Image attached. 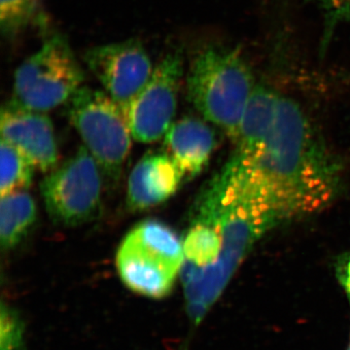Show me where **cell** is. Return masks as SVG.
I'll use <instances>...</instances> for the list:
<instances>
[{
  "mask_svg": "<svg viewBox=\"0 0 350 350\" xmlns=\"http://www.w3.org/2000/svg\"><path fill=\"white\" fill-rule=\"evenodd\" d=\"M280 221L328 206L340 188L335 158L300 105L280 96L273 129L251 158L234 153Z\"/></svg>",
  "mask_w": 350,
  "mask_h": 350,
  "instance_id": "1",
  "label": "cell"
},
{
  "mask_svg": "<svg viewBox=\"0 0 350 350\" xmlns=\"http://www.w3.org/2000/svg\"><path fill=\"white\" fill-rule=\"evenodd\" d=\"M190 221L213 225L223 239L217 262L207 268L185 264L181 271L189 305L207 312L255 243L282 221L229 162L198 196Z\"/></svg>",
  "mask_w": 350,
  "mask_h": 350,
  "instance_id": "2",
  "label": "cell"
},
{
  "mask_svg": "<svg viewBox=\"0 0 350 350\" xmlns=\"http://www.w3.org/2000/svg\"><path fill=\"white\" fill-rule=\"evenodd\" d=\"M255 80L241 48L211 44L196 54L186 77L188 100L206 121L236 140Z\"/></svg>",
  "mask_w": 350,
  "mask_h": 350,
  "instance_id": "3",
  "label": "cell"
},
{
  "mask_svg": "<svg viewBox=\"0 0 350 350\" xmlns=\"http://www.w3.org/2000/svg\"><path fill=\"white\" fill-rule=\"evenodd\" d=\"M184 261L182 239L170 226L157 219L135 226L120 244L116 255L124 284L153 299H162L172 292Z\"/></svg>",
  "mask_w": 350,
  "mask_h": 350,
  "instance_id": "4",
  "label": "cell"
},
{
  "mask_svg": "<svg viewBox=\"0 0 350 350\" xmlns=\"http://www.w3.org/2000/svg\"><path fill=\"white\" fill-rule=\"evenodd\" d=\"M84 80V71L68 39L54 34L16 70L11 100L46 113L68 103Z\"/></svg>",
  "mask_w": 350,
  "mask_h": 350,
  "instance_id": "5",
  "label": "cell"
},
{
  "mask_svg": "<svg viewBox=\"0 0 350 350\" xmlns=\"http://www.w3.org/2000/svg\"><path fill=\"white\" fill-rule=\"evenodd\" d=\"M71 124L103 174L116 180L130 154L131 133L125 113L105 92L83 86L68 103Z\"/></svg>",
  "mask_w": 350,
  "mask_h": 350,
  "instance_id": "6",
  "label": "cell"
},
{
  "mask_svg": "<svg viewBox=\"0 0 350 350\" xmlns=\"http://www.w3.org/2000/svg\"><path fill=\"white\" fill-rule=\"evenodd\" d=\"M103 174L85 146L50 172L41 183V194L53 222L76 227L98 217L103 198Z\"/></svg>",
  "mask_w": 350,
  "mask_h": 350,
  "instance_id": "7",
  "label": "cell"
},
{
  "mask_svg": "<svg viewBox=\"0 0 350 350\" xmlns=\"http://www.w3.org/2000/svg\"><path fill=\"white\" fill-rule=\"evenodd\" d=\"M183 76V55L170 51L154 68L150 80L126 108L131 135L142 144H153L174 124Z\"/></svg>",
  "mask_w": 350,
  "mask_h": 350,
  "instance_id": "8",
  "label": "cell"
},
{
  "mask_svg": "<svg viewBox=\"0 0 350 350\" xmlns=\"http://www.w3.org/2000/svg\"><path fill=\"white\" fill-rule=\"evenodd\" d=\"M84 59L105 93L124 113L150 80L155 68L144 44L133 38L96 46L85 53Z\"/></svg>",
  "mask_w": 350,
  "mask_h": 350,
  "instance_id": "9",
  "label": "cell"
},
{
  "mask_svg": "<svg viewBox=\"0 0 350 350\" xmlns=\"http://www.w3.org/2000/svg\"><path fill=\"white\" fill-rule=\"evenodd\" d=\"M0 131L1 139L27 157L36 169L43 172L56 169L59 148L46 113L27 109L10 100L1 109Z\"/></svg>",
  "mask_w": 350,
  "mask_h": 350,
  "instance_id": "10",
  "label": "cell"
},
{
  "mask_svg": "<svg viewBox=\"0 0 350 350\" xmlns=\"http://www.w3.org/2000/svg\"><path fill=\"white\" fill-rule=\"evenodd\" d=\"M186 180L179 165L165 151L145 154L131 170L126 204L133 211H142L167 202Z\"/></svg>",
  "mask_w": 350,
  "mask_h": 350,
  "instance_id": "11",
  "label": "cell"
},
{
  "mask_svg": "<svg viewBox=\"0 0 350 350\" xmlns=\"http://www.w3.org/2000/svg\"><path fill=\"white\" fill-rule=\"evenodd\" d=\"M216 145L213 129L197 117L185 116L174 122L165 135V151L179 165L186 180L204 170Z\"/></svg>",
  "mask_w": 350,
  "mask_h": 350,
  "instance_id": "12",
  "label": "cell"
},
{
  "mask_svg": "<svg viewBox=\"0 0 350 350\" xmlns=\"http://www.w3.org/2000/svg\"><path fill=\"white\" fill-rule=\"evenodd\" d=\"M280 98V94L273 88L265 85L255 88L244 112L234 153L251 158L262 148L275 124Z\"/></svg>",
  "mask_w": 350,
  "mask_h": 350,
  "instance_id": "13",
  "label": "cell"
},
{
  "mask_svg": "<svg viewBox=\"0 0 350 350\" xmlns=\"http://www.w3.org/2000/svg\"><path fill=\"white\" fill-rule=\"evenodd\" d=\"M36 219V200L27 191L1 197L0 243L2 250H15L31 231Z\"/></svg>",
  "mask_w": 350,
  "mask_h": 350,
  "instance_id": "14",
  "label": "cell"
},
{
  "mask_svg": "<svg viewBox=\"0 0 350 350\" xmlns=\"http://www.w3.org/2000/svg\"><path fill=\"white\" fill-rule=\"evenodd\" d=\"M182 244L185 262L197 268L213 266L223 252V239L217 228L199 221H191Z\"/></svg>",
  "mask_w": 350,
  "mask_h": 350,
  "instance_id": "15",
  "label": "cell"
},
{
  "mask_svg": "<svg viewBox=\"0 0 350 350\" xmlns=\"http://www.w3.org/2000/svg\"><path fill=\"white\" fill-rule=\"evenodd\" d=\"M0 195L25 192L33 180L34 165L17 148L1 139L0 144Z\"/></svg>",
  "mask_w": 350,
  "mask_h": 350,
  "instance_id": "16",
  "label": "cell"
},
{
  "mask_svg": "<svg viewBox=\"0 0 350 350\" xmlns=\"http://www.w3.org/2000/svg\"><path fill=\"white\" fill-rule=\"evenodd\" d=\"M36 0H0V25L7 38L16 36L31 19Z\"/></svg>",
  "mask_w": 350,
  "mask_h": 350,
  "instance_id": "17",
  "label": "cell"
},
{
  "mask_svg": "<svg viewBox=\"0 0 350 350\" xmlns=\"http://www.w3.org/2000/svg\"><path fill=\"white\" fill-rule=\"evenodd\" d=\"M319 8L323 17V36L321 48L327 46L334 36V31L342 25H350V0H312Z\"/></svg>",
  "mask_w": 350,
  "mask_h": 350,
  "instance_id": "18",
  "label": "cell"
},
{
  "mask_svg": "<svg viewBox=\"0 0 350 350\" xmlns=\"http://www.w3.org/2000/svg\"><path fill=\"white\" fill-rule=\"evenodd\" d=\"M22 342V327L12 310L2 306L1 350H19Z\"/></svg>",
  "mask_w": 350,
  "mask_h": 350,
  "instance_id": "19",
  "label": "cell"
},
{
  "mask_svg": "<svg viewBox=\"0 0 350 350\" xmlns=\"http://www.w3.org/2000/svg\"><path fill=\"white\" fill-rule=\"evenodd\" d=\"M337 273L338 280L342 283L350 305V251L338 262ZM347 350H350V342Z\"/></svg>",
  "mask_w": 350,
  "mask_h": 350,
  "instance_id": "20",
  "label": "cell"
}]
</instances>
